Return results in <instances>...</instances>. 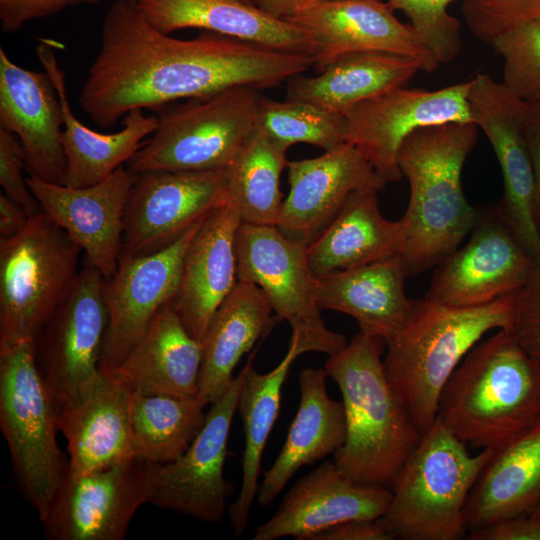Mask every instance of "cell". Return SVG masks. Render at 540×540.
I'll use <instances>...</instances> for the list:
<instances>
[{
	"label": "cell",
	"instance_id": "6da1fadb",
	"mask_svg": "<svg viewBox=\"0 0 540 540\" xmlns=\"http://www.w3.org/2000/svg\"><path fill=\"white\" fill-rule=\"evenodd\" d=\"M312 66L311 55L210 31L178 39L151 25L135 3L114 1L79 104L90 121L107 129L134 109L156 110L236 86L273 88Z\"/></svg>",
	"mask_w": 540,
	"mask_h": 540
},
{
	"label": "cell",
	"instance_id": "7a4b0ae2",
	"mask_svg": "<svg viewBox=\"0 0 540 540\" xmlns=\"http://www.w3.org/2000/svg\"><path fill=\"white\" fill-rule=\"evenodd\" d=\"M478 130L474 122L422 127L399 149L398 166L410 186L401 255L408 277L438 265L461 246L477 222L480 211L467 201L461 177Z\"/></svg>",
	"mask_w": 540,
	"mask_h": 540
},
{
	"label": "cell",
	"instance_id": "3957f363",
	"mask_svg": "<svg viewBox=\"0 0 540 540\" xmlns=\"http://www.w3.org/2000/svg\"><path fill=\"white\" fill-rule=\"evenodd\" d=\"M385 348L359 330L324 369L339 387L346 421L335 464L357 482L391 488L422 434L386 374Z\"/></svg>",
	"mask_w": 540,
	"mask_h": 540
},
{
	"label": "cell",
	"instance_id": "277c9868",
	"mask_svg": "<svg viewBox=\"0 0 540 540\" xmlns=\"http://www.w3.org/2000/svg\"><path fill=\"white\" fill-rule=\"evenodd\" d=\"M437 418L472 448L504 444L540 420V363L509 330H498L455 369Z\"/></svg>",
	"mask_w": 540,
	"mask_h": 540
},
{
	"label": "cell",
	"instance_id": "5b68a950",
	"mask_svg": "<svg viewBox=\"0 0 540 540\" xmlns=\"http://www.w3.org/2000/svg\"><path fill=\"white\" fill-rule=\"evenodd\" d=\"M512 295L476 307L412 300L404 326L385 342L386 374L423 434L437 419L441 394L468 352L493 329H508Z\"/></svg>",
	"mask_w": 540,
	"mask_h": 540
},
{
	"label": "cell",
	"instance_id": "8992f818",
	"mask_svg": "<svg viewBox=\"0 0 540 540\" xmlns=\"http://www.w3.org/2000/svg\"><path fill=\"white\" fill-rule=\"evenodd\" d=\"M493 449L472 455L437 418L397 473L380 524L403 540H457L467 532L464 509Z\"/></svg>",
	"mask_w": 540,
	"mask_h": 540
},
{
	"label": "cell",
	"instance_id": "52a82bcc",
	"mask_svg": "<svg viewBox=\"0 0 540 540\" xmlns=\"http://www.w3.org/2000/svg\"><path fill=\"white\" fill-rule=\"evenodd\" d=\"M259 91L236 86L157 109L156 130L127 168L134 173L227 168L259 128Z\"/></svg>",
	"mask_w": 540,
	"mask_h": 540
},
{
	"label": "cell",
	"instance_id": "ba28073f",
	"mask_svg": "<svg viewBox=\"0 0 540 540\" xmlns=\"http://www.w3.org/2000/svg\"><path fill=\"white\" fill-rule=\"evenodd\" d=\"M81 251L41 210L0 239V350L34 340L73 287Z\"/></svg>",
	"mask_w": 540,
	"mask_h": 540
},
{
	"label": "cell",
	"instance_id": "9c48e42d",
	"mask_svg": "<svg viewBox=\"0 0 540 540\" xmlns=\"http://www.w3.org/2000/svg\"><path fill=\"white\" fill-rule=\"evenodd\" d=\"M0 427L15 475L42 521L67 462L57 445V414L33 341L0 350Z\"/></svg>",
	"mask_w": 540,
	"mask_h": 540
},
{
	"label": "cell",
	"instance_id": "30bf717a",
	"mask_svg": "<svg viewBox=\"0 0 540 540\" xmlns=\"http://www.w3.org/2000/svg\"><path fill=\"white\" fill-rule=\"evenodd\" d=\"M238 281L257 285L279 320L307 352L331 356L346 344L344 335L327 328L317 303L318 278L307 257V244L291 239L277 226L242 223L235 235Z\"/></svg>",
	"mask_w": 540,
	"mask_h": 540
},
{
	"label": "cell",
	"instance_id": "8fae6325",
	"mask_svg": "<svg viewBox=\"0 0 540 540\" xmlns=\"http://www.w3.org/2000/svg\"><path fill=\"white\" fill-rule=\"evenodd\" d=\"M106 282L85 259L70 292L34 337L35 360L55 408L100 372L108 319Z\"/></svg>",
	"mask_w": 540,
	"mask_h": 540
},
{
	"label": "cell",
	"instance_id": "7c38bea8",
	"mask_svg": "<svg viewBox=\"0 0 540 540\" xmlns=\"http://www.w3.org/2000/svg\"><path fill=\"white\" fill-rule=\"evenodd\" d=\"M259 346L211 404L202 429L186 451L174 461L150 464V504L205 522L222 519L232 490L224 479L228 438L244 379Z\"/></svg>",
	"mask_w": 540,
	"mask_h": 540
},
{
	"label": "cell",
	"instance_id": "4fadbf2b",
	"mask_svg": "<svg viewBox=\"0 0 540 540\" xmlns=\"http://www.w3.org/2000/svg\"><path fill=\"white\" fill-rule=\"evenodd\" d=\"M150 464L134 457L86 473L67 467L46 517L51 540H123L138 508L149 503Z\"/></svg>",
	"mask_w": 540,
	"mask_h": 540
},
{
	"label": "cell",
	"instance_id": "5bb4252c",
	"mask_svg": "<svg viewBox=\"0 0 540 540\" xmlns=\"http://www.w3.org/2000/svg\"><path fill=\"white\" fill-rule=\"evenodd\" d=\"M227 168L137 173L124 216L121 254L165 248L225 202Z\"/></svg>",
	"mask_w": 540,
	"mask_h": 540
},
{
	"label": "cell",
	"instance_id": "9a60e30c",
	"mask_svg": "<svg viewBox=\"0 0 540 540\" xmlns=\"http://www.w3.org/2000/svg\"><path fill=\"white\" fill-rule=\"evenodd\" d=\"M462 82L437 90L397 87L367 99L345 116V142L355 146L386 183L403 175L397 155L416 129L448 122H472Z\"/></svg>",
	"mask_w": 540,
	"mask_h": 540
},
{
	"label": "cell",
	"instance_id": "2e32d148",
	"mask_svg": "<svg viewBox=\"0 0 540 540\" xmlns=\"http://www.w3.org/2000/svg\"><path fill=\"white\" fill-rule=\"evenodd\" d=\"M470 238L438 265L425 299L476 307L513 295L527 281L535 258L521 245L496 208L480 211Z\"/></svg>",
	"mask_w": 540,
	"mask_h": 540
},
{
	"label": "cell",
	"instance_id": "e0dca14e",
	"mask_svg": "<svg viewBox=\"0 0 540 540\" xmlns=\"http://www.w3.org/2000/svg\"><path fill=\"white\" fill-rule=\"evenodd\" d=\"M202 222L156 252L120 255L115 273L106 282L108 319L99 360L102 374L110 375L122 364L159 310L173 299L185 251Z\"/></svg>",
	"mask_w": 540,
	"mask_h": 540
},
{
	"label": "cell",
	"instance_id": "ac0fdd59",
	"mask_svg": "<svg viewBox=\"0 0 540 540\" xmlns=\"http://www.w3.org/2000/svg\"><path fill=\"white\" fill-rule=\"evenodd\" d=\"M469 82L471 120L488 138L501 170L503 195L495 208L526 251L539 259L535 178L521 117L522 101L488 74H477Z\"/></svg>",
	"mask_w": 540,
	"mask_h": 540
},
{
	"label": "cell",
	"instance_id": "d6986e66",
	"mask_svg": "<svg viewBox=\"0 0 540 540\" xmlns=\"http://www.w3.org/2000/svg\"><path fill=\"white\" fill-rule=\"evenodd\" d=\"M137 173L123 166L95 184L70 187L28 176L27 184L43 211L82 249L106 279L115 273L122 251L124 216Z\"/></svg>",
	"mask_w": 540,
	"mask_h": 540
},
{
	"label": "cell",
	"instance_id": "ffe728a7",
	"mask_svg": "<svg viewBox=\"0 0 540 540\" xmlns=\"http://www.w3.org/2000/svg\"><path fill=\"white\" fill-rule=\"evenodd\" d=\"M381 0L314 2L287 19L313 37L312 55L317 72L344 56L383 52L416 60L421 70L435 71L440 63L420 42L410 26L400 22Z\"/></svg>",
	"mask_w": 540,
	"mask_h": 540
},
{
	"label": "cell",
	"instance_id": "44dd1931",
	"mask_svg": "<svg viewBox=\"0 0 540 540\" xmlns=\"http://www.w3.org/2000/svg\"><path fill=\"white\" fill-rule=\"evenodd\" d=\"M287 170L289 192L277 227L307 245L353 193L364 189L379 192L387 184L363 154L347 142L314 158L288 161Z\"/></svg>",
	"mask_w": 540,
	"mask_h": 540
},
{
	"label": "cell",
	"instance_id": "7402d4cb",
	"mask_svg": "<svg viewBox=\"0 0 540 540\" xmlns=\"http://www.w3.org/2000/svg\"><path fill=\"white\" fill-rule=\"evenodd\" d=\"M391 497L390 488L357 482L334 461H325L296 482L273 516L255 529L252 539L309 540L344 521L377 520L385 514Z\"/></svg>",
	"mask_w": 540,
	"mask_h": 540
},
{
	"label": "cell",
	"instance_id": "603a6c76",
	"mask_svg": "<svg viewBox=\"0 0 540 540\" xmlns=\"http://www.w3.org/2000/svg\"><path fill=\"white\" fill-rule=\"evenodd\" d=\"M0 127L15 134L29 176L64 184L63 111L47 74L15 64L0 47Z\"/></svg>",
	"mask_w": 540,
	"mask_h": 540
},
{
	"label": "cell",
	"instance_id": "cb8c5ba5",
	"mask_svg": "<svg viewBox=\"0 0 540 540\" xmlns=\"http://www.w3.org/2000/svg\"><path fill=\"white\" fill-rule=\"evenodd\" d=\"M58 430L67 441V467L80 473L107 469L135 457L130 392L99 372L56 408Z\"/></svg>",
	"mask_w": 540,
	"mask_h": 540
},
{
	"label": "cell",
	"instance_id": "d4e9b609",
	"mask_svg": "<svg viewBox=\"0 0 540 540\" xmlns=\"http://www.w3.org/2000/svg\"><path fill=\"white\" fill-rule=\"evenodd\" d=\"M240 224L238 212L225 200L201 223L185 251L179 285L169 305L200 342L238 282L235 235Z\"/></svg>",
	"mask_w": 540,
	"mask_h": 540
},
{
	"label": "cell",
	"instance_id": "484cf974",
	"mask_svg": "<svg viewBox=\"0 0 540 540\" xmlns=\"http://www.w3.org/2000/svg\"><path fill=\"white\" fill-rule=\"evenodd\" d=\"M146 20L166 34L195 28L288 53L313 55L312 35L243 0H137Z\"/></svg>",
	"mask_w": 540,
	"mask_h": 540
},
{
	"label": "cell",
	"instance_id": "4316f807",
	"mask_svg": "<svg viewBox=\"0 0 540 540\" xmlns=\"http://www.w3.org/2000/svg\"><path fill=\"white\" fill-rule=\"evenodd\" d=\"M36 56L50 76L63 111L62 142L66 156L64 185L84 187L102 181L137 152L141 141L157 128L156 115H146L143 109L130 111L123 128L115 133L96 132L81 123L73 114L67 95L64 72L48 40H41Z\"/></svg>",
	"mask_w": 540,
	"mask_h": 540
},
{
	"label": "cell",
	"instance_id": "83f0119b",
	"mask_svg": "<svg viewBox=\"0 0 540 540\" xmlns=\"http://www.w3.org/2000/svg\"><path fill=\"white\" fill-rule=\"evenodd\" d=\"M202 358V342L168 303L110 376L132 393L196 398Z\"/></svg>",
	"mask_w": 540,
	"mask_h": 540
},
{
	"label": "cell",
	"instance_id": "f1b7e54d",
	"mask_svg": "<svg viewBox=\"0 0 540 540\" xmlns=\"http://www.w3.org/2000/svg\"><path fill=\"white\" fill-rule=\"evenodd\" d=\"M400 255L366 265L338 270L318 278L317 303L352 317L360 331L382 338L393 337L409 318L412 299L407 298V278Z\"/></svg>",
	"mask_w": 540,
	"mask_h": 540
},
{
	"label": "cell",
	"instance_id": "f546056e",
	"mask_svg": "<svg viewBox=\"0 0 540 540\" xmlns=\"http://www.w3.org/2000/svg\"><path fill=\"white\" fill-rule=\"evenodd\" d=\"M540 505V420L493 449L464 509L466 530L531 515Z\"/></svg>",
	"mask_w": 540,
	"mask_h": 540
},
{
	"label": "cell",
	"instance_id": "4dcf8cb0",
	"mask_svg": "<svg viewBox=\"0 0 540 540\" xmlns=\"http://www.w3.org/2000/svg\"><path fill=\"white\" fill-rule=\"evenodd\" d=\"M324 368L307 367L299 374L300 401L284 445L272 466L263 472L257 501L268 506L303 466L336 451L346 439L342 401L329 397Z\"/></svg>",
	"mask_w": 540,
	"mask_h": 540
},
{
	"label": "cell",
	"instance_id": "1f68e13d",
	"mask_svg": "<svg viewBox=\"0 0 540 540\" xmlns=\"http://www.w3.org/2000/svg\"><path fill=\"white\" fill-rule=\"evenodd\" d=\"M377 190L353 193L339 213L307 245L309 265L317 278L402 255L406 223L386 219Z\"/></svg>",
	"mask_w": 540,
	"mask_h": 540
},
{
	"label": "cell",
	"instance_id": "d6a6232c",
	"mask_svg": "<svg viewBox=\"0 0 540 540\" xmlns=\"http://www.w3.org/2000/svg\"><path fill=\"white\" fill-rule=\"evenodd\" d=\"M264 292L238 281L213 315L203 344L196 399L211 405L228 388L240 359L262 341L279 320Z\"/></svg>",
	"mask_w": 540,
	"mask_h": 540
},
{
	"label": "cell",
	"instance_id": "836d02e7",
	"mask_svg": "<svg viewBox=\"0 0 540 540\" xmlns=\"http://www.w3.org/2000/svg\"><path fill=\"white\" fill-rule=\"evenodd\" d=\"M420 64L409 57L383 52L354 53L339 58L314 76L287 81L286 98L316 104L345 115L359 103L408 83Z\"/></svg>",
	"mask_w": 540,
	"mask_h": 540
},
{
	"label": "cell",
	"instance_id": "e575fe53",
	"mask_svg": "<svg viewBox=\"0 0 540 540\" xmlns=\"http://www.w3.org/2000/svg\"><path fill=\"white\" fill-rule=\"evenodd\" d=\"M303 353H307L306 347L297 336L291 335L288 351L274 369L262 374L252 365L244 379L237 403L245 437L242 484L238 497L228 506L231 525L237 536L246 529L257 497L263 451L278 418L284 382L291 365Z\"/></svg>",
	"mask_w": 540,
	"mask_h": 540
},
{
	"label": "cell",
	"instance_id": "d590c367",
	"mask_svg": "<svg viewBox=\"0 0 540 540\" xmlns=\"http://www.w3.org/2000/svg\"><path fill=\"white\" fill-rule=\"evenodd\" d=\"M287 150L258 128L227 167L225 200L242 223L277 226L284 201L280 177L287 168Z\"/></svg>",
	"mask_w": 540,
	"mask_h": 540
},
{
	"label": "cell",
	"instance_id": "8d00e7d4",
	"mask_svg": "<svg viewBox=\"0 0 540 540\" xmlns=\"http://www.w3.org/2000/svg\"><path fill=\"white\" fill-rule=\"evenodd\" d=\"M204 408L196 398L130 392L135 457L152 464L179 458L202 429Z\"/></svg>",
	"mask_w": 540,
	"mask_h": 540
},
{
	"label": "cell",
	"instance_id": "74e56055",
	"mask_svg": "<svg viewBox=\"0 0 540 540\" xmlns=\"http://www.w3.org/2000/svg\"><path fill=\"white\" fill-rule=\"evenodd\" d=\"M345 116L316 104L261 96L258 127L282 147L296 143L331 150L345 142Z\"/></svg>",
	"mask_w": 540,
	"mask_h": 540
},
{
	"label": "cell",
	"instance_id": "f35d334b",
	"mask_svg": "<svg viewBox=\"0 0 540 540\" xmlns=\"http://www.w3.org/2000/svg\"><path fill=\"white\" fill-rule=\"evenodd\" d=\"M502 57L503 85L525 103L540 102V19L519 24L489 43Z\"/></svg>",
	"mask_w": 540,
	"mask_h": 540
},
{
	"label": "cell",
	"instance_id": "ab89813d",
	"mask_svg": "<svg viewBox=\"0 0 540 540\" xmlns=\"http://www.w3.org/2000/svg\"><path fill=\"white\" fill-rule=\"evenodd\" d=\"M454 0H388L393 10H401L423 46L440 64L454 60L462 48L461 24L449 14Z\"/></svg>",
	"mask_w": 540,
	"mask_h": 540
},
{
	"label": "cell",
	"instance_id": "60d3db41",
	"mask_svg": "<svg viewBox=\"0 0 540 540\" xmlns=\"http://www.w3.org/2000/svg\"><path fill=\"white\" fill-rule=\"evenodd\" d=\"M468 29L483 42L527 21L540 19V0H463Z\"/></svg>",
	"mask_w": 540,
	"mask_h": 540
},
{
	"label": "cell",
	"instance_id": "b9f144b4",
	"mask_svg": "<svg viewBox=\"0 0 540 540\" xmlns=\"http://www.w3.org/2000/svg\"><path fill=\"white\" fill-rule=\"evenodd\" d=\"M507 330L540 363V258L535 260L525 284L512 295L511 323Z\"/></svg>",
	"mask_w": 540,
	"mask_h": 540
},
{
	"label": "cell",
	"instance_id": "7bdbcfd3",
	"mask_svg": "<svg viewBox=\"0 0 540 540\" xmlns=\"http://www.w3.org/2000/svg\"><path fill=\"white\" fill-rule=\"evenodd\" d=\"M25 154L15 134L0 127V185L4 193L20 204L31 217L40 207L27 184Z\"/></svg>",
	"mask_w": 540,
	"mask_h": 540
},
{
	"label": "cell",
	"instance_id": "ee69618b",
	"mask_svg": "<svg viewBox=\"0 0 540 540\" xmlns=\"http://www.w3.org/2000/svg\"><path fill=\"white\" fill-rule=\"evenodd\" d=\"M103 0H0V22L4 32H15L25 23L56 14L63 9ZM136 3L137 0H113Z\"/></svg>",
	"mask_w": 540,
	"mask_h": 540
},
{
	"label": "cell",
	"instance_id": "f6af8a7d",
	"mask_svg": "<svg viewBox=\"0 0 540 540\" xmlns=\"http://www.w3.org/2000/svg\"><path fill=\"white\" fill-rule=\"evenodd\" d=\"M471 540H540V519L521 515L469 531Z\"/></svg>",
	"mask_w": 540,
	"mask_h": 540
},
{
	"label": "cell",
	"instance_id": "bcb514c9",
	"mask_svg": "<svg viewBox=\"0 0 540 540\" xmlns=\"http://www.w3.org/2000/svg\"><path fill=\"white\" fill-rule=\"evenodd\" d=\"M521 117L535 178L534 220L540 235V102L522 101Z\"/></svg>",
	"mask_w": 540,
	"mask_h": 540
},
{
	"label": "cell",
	"instance_id": "7dc6e473",
	"mask_svg": "<svg viewBox=\"0 0 540 540\" xmlns=\"http://www.w3.org/2000/svg\"><path fill=\"white\" fill-rule=\"evenodd\" d=\"M394 537L377 520L354 519L335 524L309 540H392Z\"/></svg>",
	"mask_w": 540,
	"mask_h": 540
},
{
	"label": "cell",
	"instance_id": "c3c4849f",
	"mask_svg": "<svg viewBox=\"0 0 540 540\" xmlns=\"http://www.w3.org/2000/svg\"><path fill=\"white\" fill-rule=\"evenodd\" d=\"M26 210L5 193L0 194V239L19 233L28 223Z\"/></svg>",
	"mask_w": 540,
	"mask_h": 540
},
{
	"label": "cell",
	"instance_id": "681fc988",
	"mask_svg": "<svg viewBox=\"0 0 540 540\" xmlns=\"http://www.w3.org/2000/svg\"><path fill=\"white\" fill-rule=\"evenodd\" d=\"M265 12L281 18L290 19L301 13L314 2L312 0H254Z\"/></svg>",
	"mask_w": 540,
	"mask_h": 540
},
{
	"label": "cell",
	"instance_id": "f907efd6",
	"mask_svg": "<svg viewBox=\"0 0 540 540\" xmlns=\"http://www.w3.org/2000/svg\"><path fill=\"white\" fill-rule=\"evenodd\" d=\"M531 515L538 518V519H540V505L537 507V509Z\"/></svg>",
	"mask_w": 540,
	"mask_h": 540
},
{
	"label": "cell",
	"instance_id": "816d5d0a",
	"mask_svg": "<svg viewBox=\"0 0 540 540\" xmlns=\"http://www.w3.org/2000/svg\"><path fill=\"white\" fill-rule=\"evenodd\" d=\"M313 2H332V1H344V0H312Z\"/></svg>",
	"mask_w": 540,
	"mask_h": 540
},
{
	"label": "cell",
	"instance_id": "f5cc1de1",
	"mask_svg": "<svg viewBox=\"0 0 540 540\" xmlns=\"http://www.w3.org/2000/svg\"><path fill=\"white\" fill-rule=\"evenodd\" d=\"M243 1H245V2H247V3H253V4H255V1H254V0H243Z\"/></svg>",
	"mask_w": 540,
	"mask_h": 540
}]
</instances>
